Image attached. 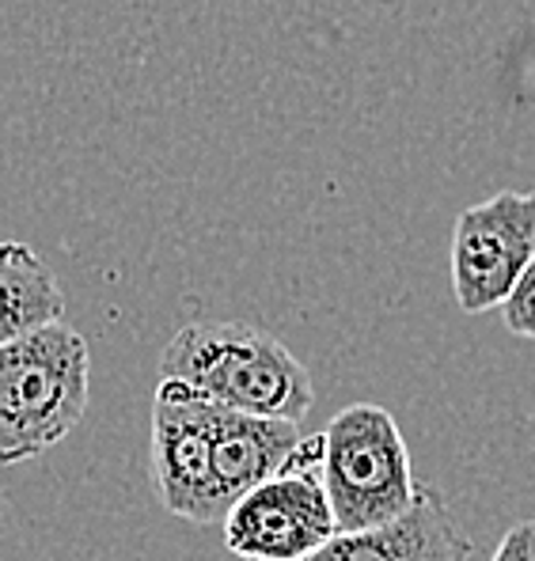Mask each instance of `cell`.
Listing matches in <instances>:
<instances>
[{"mask_svg": "<svg viewBox=\"0 0 535 561\" xmlns=\"http://www.w3.org/2000/svg\"><path fill=\"white\" fill-rule=\"evenodd\" d=\"M323 433L300 436L285 470L247 490L225 516V547L240 561H300L339 535L323 485Z\"/></svg>", "mask_w": 535, "mask_h": 561, "instance_id": "cell-4", "label": "cell"}, {"mask_svg": "<svg viewBox=\"0 0 535 561\" xmlns=\"http://www.w3.org/2000/svg\"><path fill=\"white\" fill-rule=\"evenodd\" d=\"M160 379L243 414L304 421L316 387L293 350L247 323H191L160 353Z\"/></svg>", "mask_w": 535, "mask_h": 561, "instance_id": "cell-1", "label": "cell"}, {"mask_svg": "<svg viewBox=\"0 0 535 561\" xmlns=\"http://www.w3.org/2000/svg\"><path fill=\"white\" fill-rule=\"evenodd\" d=\"M152 482L171 516L220 524L213 505V402L160 379L152 402Z\"/></svg>", "mask_w": 535, "mask_h": 561, "instance_id": "cell-6", "label": "cell"}, {"mask_svg": "<svg viewBox=\"0 0 535 561\" xmlns=\"http://www.w3.org/2000/svg\"><path fill=\"white\" fill-rule=\"evenodd\" d=\"M300 561H471V539L433 485H418L399 519L365 531H339Z\"/></svg>", "mask_w": 535, "mask_h": 561, "instance_id": "cell-7", "label": "cell"}, {"mask_svg": "<svg viewBox=\"0 0 535 561\" xmlns=\"http://www.w3.org/2000/svg\"><path fill=\"white\" fill-rule=\"evenodd\" d=\"M501 316H505V327L521 337H532L535 342V259L528 262V270L521 274V280L513 285V293L501 304Z\"/></svg>", "mask_w": 535, "mask_h": 561, "instance_id": "cell-10", "label": "cell"}, {"mask_svg": "<svg viewBox=\"0 0 535 561\" xmlns=\"http://www.w3.org/2000/svg\"><path fill=\"white\" fill-rule=\"evenodd\" d=\"M535 259V190H501L467 205L452 232V293L459 311L482 316L505 304Z\"/></svg>", "mask_w": 535, "mask_h": 561, "instance_id": "cell-5", "label": "cell"}, {"mask_svg": "<svg viewBox=\"0 0 535 561\" xmlns=\"http://www.w3.org/2000/svg\"><path fill=\"white\" fill-rule=\"evenodd\" d=\"M92 353L65 319L0 342V467L27 463L80 425Z\"/></svg>", "mask_w": 535, "mask_h": 561, "instance_id": "cell-2", "label": "cell"}, {"mask_svg": "<svg viewBox=\"0 0 535 561\" xmlns=\"http://www.w3.org/2000/svg\"><path fill=\"white\" fill-rule=\"evenodd\" d=\"M65 319V293L54 270L27 243L0 239V342Z\"/></svg>", "mask_w": 535, "mask_h": 561, "instance_id": "cell-9", "label": "cell"}, {"mask_svg": "<svg viewBox=\"0 0 535 561\" xmlns=\"http://www.w3.org/2000/svg\"><path fill=\"white\" fill-rule=\"evenodd\" d=\"M300 436V421L243 414L213 402V505L220 524L247 490L285 470Z\"/></svg>", "mask_w": 535, "mask_h": 561, "instance_id": "cell-8", "label": "cell"}, {"mask_svg": "<svg viewBox=\"0 0 535 561\" xmlns=\"http://www.w3.org/2000/svg\"><path fill=\"white\" fill-rule=\"evenodd\" d=\"M490 561H535V519H521L509 527Z\"/></svg>", "mask_w": 535, "mask_h": 561, "instance_id": "cell-11", "label": "cell"}, {"mask_svg": "<svg viewBox=\"0 0 535 561\" xmlns=\"http://www.w3.org/2000/svg\"><path fill=\"white\" fill-rule=\"evenodd\" d=\"M323 485L339 531H365L414 505L418 478L399 421L376 402H353L323 428Z\"/></svg>", "mask_w": 535, "mask_h": 561, "instance_id": "cell-3", "label": "cell"}]
</instances>
